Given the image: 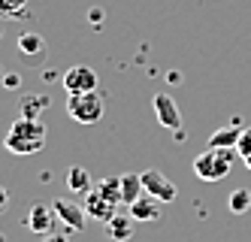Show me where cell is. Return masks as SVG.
<instances>
[{"label": "cell", "mask_w": 251, "mask_h": 242, "mask_svg": "<svg viewBox=\"0 0 251 242\" xmlns=\"http://www.w3.org/2000/svg\"><path fill=\"white\" fill-rule=\"evenodd\" d=\"M236 155L242 161H251V127L242 130V136H239V145H236Z\"/></svg>", "instance_id": "obj_20"}, {"label": "cell", "mask_w": 251, "mask_h": 242, "mask_svg": "<svg viewBox=\"0 0 251 242\" xmlns=\"http://www.w3.org/2000/svg\"><path fill=\"white\" fill-rule=\"evenodd\" d=\"M130 218L133 221H157L160 218V200H154L151 194H142L136 203H130Z\"/></svg>", "instance_id": "obj_11"}, {"label": "cell", "mask_w": 251, "mask_h": 242, "mask_svg": "<svg viewBox=\"0 0 251 242\" xmlns=\"http://www.w3.org/2000/svg\"><path fill=\"white\" fill-rule=\"evenodd\" d=\"M51 209H55L58 221H64L67 230H82L85 221H88L85 206H79V203H73V200H55V203H51Z\"/></svg>", "instance_id": "obj_8"}, {"label": "cell", "mask_w": 251, "mask_h": 242, "mask_svg": "<svg viewBox=\"0 0 251 242\" xmlns=\"http://www.w3.org/2000/svg\"><path fill=\"white\" fill-rule=\"evenodd\" d=\"M245 166H248V170H251V161H245Z\"/></svg>", "instance_id": "obj_25"}, {"label": "cell", "mask_w": 251, "mask_h": 242, "mask_svg": "<svg viewBox=\"0 0 251 242\" xmlns=\"http://www.w3.org/2000/svg\"><path fill=\"white\" fill-rule=\"evenodd\" d=\"M85 212H88V218H94V221H106V224H109V221L118 215V203H112L109 197H103L97 188H91L85 194Z\"/></svg>", "instance_id": "obj_6"}, {"label": "cell", "mask_w": 251, "mask_h": 242, "mask_svg": "<svg viewBox=\"0 0 251 242\" xmlns=\"http://www.w3.org/2000/svg\"><path fill=\"white\" fill-rule=\"evenodd\" d=\"M106 230H109L112 242H127V239L133 236V218H127V215H115L109 224H106Z\"/></svg>", "instance_id": "obj_14"}, {"label": "cell", "mask_w": 251, "mask_h": 242, "mask_svg": "<svg viewBox=\"0 0 251 242\" xmlns=\"http://www.w3.org/2000/svg\"><path fill=\"white\" fill-rule=\"evenodd\" d=\"M19 52L25 54V58H40V54L46 52V40H43V36L40 33H22L19 36Z\"/></svg>", "instance_id": "obj_15"}, {"label": "cell", "mask_w": 251, "mask_h": 242, "mask_svg": "<svg viewBox=\"0 0 251 242\" xmlns=\"http://www.w3.org/2000/svg\"><path fill=\"white\" fill-rule=\"evenodd\" d=\"M67 188H70V194H88L94 188V182H91V176H88V170L85 166H70V173H67Z\"/></svg>", "instance_id": "obj_12"}, {"label": "cell", "mask_w": 251, "mask_h": 242, "mask_svg": "<svg viewBox=\"0 0 251 242\" xmlns=\"http://www.w3.org/2000/svg\"><path fill=\"white\" fill-rule=\"evenodd\" d=\"M0 15L3 18H25L27 15V0H0Z\"/></svg>", "instance_id": "obj_19"}, {"label": "cell", "mask_w": 251, "mask_h": 242, "mask_svg": "<svg viewBox=\"0 0 251 242\" xmlns=\"http://www.w3.org/2000/svg\"><path fill=\"white\" fill-rule=\"evenodd\" d=\"M61 85L67 94H85V91H97V73L88 67V64H73L64 76Z\"/></svg>", "instance_id": "obj_4"}, {"label": "cell", "mask_w": 251, "mask_h": 242, "mask_svg": "<svg viewBox=\"0 0 251 242\" xmlns=\"http://www.w3.org/2000/svg\"><path fill=\"white\" fill-rule=\"evenodd\" d=\"M3 145H6V152H12V155H37V152H43V145H46V124L40 118L22 115L19 121H12Z\"/></svg>", "instance_id": "obj_1"}, {"label": "cell", "mask_w": 251, "mask_h": 242, "mask_svg": "<svg viewBox=\"0 0 251 242\" xmlns=\"http://www.w3.org/2000/svg\"><path fill=\"white\" fill-rule=\"evenodd\" d=\"M0 82H3V88H19L22 85V76H19V73H3Z\"/></svg>", "instance_id": "obj_21"}, {"label": "cell", "mask_w": 251, "mask_h": 242, "mask_svg": "<svg viewBox=\"0 0 251 242\" xmlns=\"http://www.w3.org/2000/svg\"><path fill=\"white\" fill-rule=\"evenodd\" d=\"M9 206V194H6V188H0V212H3Z\"/></svg>", "instance_id": "obj_24"}, {"label": "cell", "mask_w": 251, "mask_h": 242, "mask_svg": "<svg viewBox=\"0 0 251 242\" xmlns=\"http://www.w3.org/2000/svg\"><path fill=\"white\" fill-rule=\"evenodd\" d=\"M49 106V97H43V94H30V97H25L22 100V115H27V118H40V112Z\"/></svg>", "instance_id": "obj_18"}, {"label": "cell", "mask_w": 251, "mask_h": 242, "mask_svg": "<svg viewBox=\"0 0 251 242\" xmlns=\"http://www.w3.org/2000/svg\"><path fill=\"white\" fill-rule=\"evenodd\" d=\"M106 112V103L100 91H85V94H70L67 97V115L79 124H97Z\"/></svg>", "instance_id": "obj_3"}, {"label": "cell", "mask_w": 251, "mask_h": 242, "mask_svg": "<svg viewBox=\"0 0 251 242\" xmlns=\"http://www.w3.org/2000/svg\"><path fill=\"white\" fill-rule=\"evenodd\" d=\"M227 206H230L233 215H245V212L251 209V191H248V188H236V191L230 194Z\"/></svg>", "instance_id": "obj_17"}, {"label": "cell", "mask_w": 251, "mask_h": 242, "mask_svg": "<svg viewBox=\"0 0 251 242\" xmlns=\"http://www.w3.org/2000/svg\"><path fill=\"white\" fill-rule=\"evenodd\" d=\"M55 221H58L55 209H51V206H46V203H37V206H30V212H27V218H25V227H30L33 233L46 236V233H51V227H55Z\"/></svg>", "instance_id": "obj_9"}, {"label": "cell", "mask_w": 251, "mask_h": 242, "mask_svg": "<svg viewBox=\"0 0 251 242\" xmlns=\"http://www.w3.org/2000/svg\"><path fill=\"white\" fill-rule=\"evenodd\" d=\"M94 188L103 194V197H109L112 203H121V176H106V179H100Z\"/></svg>", "instance_id": "obj_16"}, {"label": "cell", "mask_w": 251, "mask_h": 242, "mask_svg": "<svg viewBox=\"0 0 251 242\" xmlns=\"http://www.w3.org/2000/svg\"><path fill=\"white\" fill-rule=\"evenodd\" d=\"M0 36H3V30H0Z\"/></svg>", "instance_id": "obj_26"}, {"label": "cell", "mask_w": 251, "mask_h": 242, "mask_svg": "<svg viewBox=\"0 0 251 242\" xmlns=\"http://www.w3.org/2000/svg\"><path fill=\"white\" fill-rule=\"evenodd\" d=\"M43 242H67V236H64V233H46Z\"/></svg>", "instance_id": "obj_23"}, {"label": "cell", "mask_w": 251, "mask_h": 242, "mask_svg": "<svg viewBox=\"0 0 251 242\" xmlns=\"http://www.w3.org/2000/svg\"><path fill=\"white\" fill-rule=\"evenodd\" d=\"M142 194H146V188H142V176L136 173H127V176H121V203H136Z\"/></svg>", "instance_id": "obj_13"}, {"label": "cell", "mask_w": 251, "mask_h": 242, "mask_svg": "<svg viewBox=\"0 0 251 242\" xmlns=\"http://www.w3.org/2000/svg\"><path fill=\"white\" fill-rule=\"evenodd\" d=\"M233 166V148H206L203 155L194 158V173L203 182H221L230 176Z\"/></svg>", "instance_id": "obj_2"}, {"label": "cell", "mask_w": 251, "mask_h": 242, "mask_svg": "<svg viewBox=\"0 0 251 242\" xmlns=\"http://www.w3.org/2000/svg\"><path fill=\"white\" fill-rule=\"evenodd\" d=\"M0 242H3V239H0Z\"/></svg>", "instance_id": "obj_27"}, {"label": "cell", "mask_w": 251, "mask_h": 242, "mask_svg": "<svg viewBox=\"0 0 251 242\" xmlns=\"http://www.w3.org/2000/svg\"><path fill=\"white\" fill-rule=\"evenodd\" d=\"M242 130H245V127H242V118H233L227 127L215 130V134L209 136V148H233V152H236Z\"/></svg>", "instance_id": "obj_10"}, {"label": "cell", "mask_w": 251, "mask_h": 242, "mask_svg": "<svg viewBox=\"0 0 251 242\" xmlns=\"http://www.w3.org/2000/svg\"><path fill=\"white\" fill-rule=\"evenodd\" d=\"M139 176H142V188H146V194H151L154 200H160V203H173V200L178 197L176 182H170L164 173L146 170V173H139Z\"/></svg>", "instance_id": "obj_5"}, {"label": "cell", "mask_w": 251, "mask_h": 242, "mask_svg": "<svg viewBox=\"0 0 251 242\" xmlns=\"http://www.w3.org/2000/svg\"><path fill=\"white\" fill-rule=\"evenodd\" d=\"M103 18H106V12H103V9H91V12H88V22H91V25H100Z\"/></svg>", "instance_id": "obj_22"}, {"label": "cell", "mask_w": 251, "mask_h": 242, "mask_svg": "<svg viewBox=\"0 0 251 242\" xmlns=\"http://www.w3.org/2000/svg\"><path fill=\"white\" fill-rule=\"evenodd\" d=\"M154 115L157 121L164 124L167 130H182V112H178V103L167 94V91H160V94H154Z\"/></svg>", "instance_id": "obj_7"}]
</instances>
